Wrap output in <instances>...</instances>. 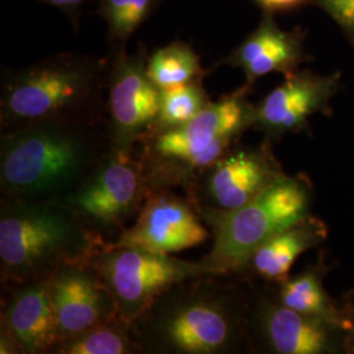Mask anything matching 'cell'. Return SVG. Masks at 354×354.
I'll list each match as a JSON object with an SVG mask.
<instances>
[{
  "mask_svg": "<svg viewBox=\"0 0 354 354\" xmlns=\"http://www.w3.org/2000/svg\"><path fill=\"white\" fill-rule=\"evenodd\" d=\"M299 1L301 0H260V3H263L266 8H270V10L289 8V7L295 6Z\"/></svg>",
  "mask_w": 354,
  "mask_h": 354,
  "instance_id": "25",
  "label": "cell"
},
{
  "mask_svg": "<svg viewBox=\"0 0 354 354\" xmlns=\"http://www.w3.org/2000/svg\"><path fill=\"white\" fill-rule=\"evenodd\" d=\"M323 3L342 26L354 32V0H323Z\"/></svg>",
  "mask_w": 354,
  "mask_h": 354,
  "instance_id": "24",
  "label": "cell"
},
{
  "mask_svg": "<svg viewBox=\"0 0 354 354\" xmlns=\"http://www.w3.org/2000/svg\"><path fill=\"white\" fill-rule=\"evenodd\" d=\"M80 1H82V0H74V3H75V6H76V4H79V3H80Z\"/></svg>",
  "mask_w": 354,
  "mask_h": 354,
  "instance_id": "27",
  "label": "cell"
},
{
  "mask_svg": "<svg viewBox=\"0 0 354 354\" xmlns=\"http://www.w3.org/2000/svg\"><path fill=\"white\" fill-rule=\"evenodd\" d=\"M282 176L264 152L228 151L203 172L190 200L200 212L234 210L252 201Z\"/></svg>",
  "mask_w": 354,
  "mask_h": 354,
  "instance_id": "12",
  "label": "cell"
},
{
  "mask_svg": "<svg viewBox=\"0 0 354 354\" xmlns=\"http://www.w3.org/2000/svg\"><path fill=\"white\" fill-rule=\"evenodd\" d=\"M322 96L320 84L302 76H291L272 91L254 113L263 129L279 134L304 124L317 106Z\"/></svg>",
  "mask_w": 354,
  "mask_h": 354,
  "instance_id": "15",
  "label": "cell"
},
{
  "mask_svg": "<svg viewBox=\"0 0 354 354\" xmlns=\"http://www.w3.org/2000/svg\"><path fill=\"white\" fill-rule=\"evenodd\" d=\"M209 102L207 93L198 79L162 89L159 114L152 130L181 127L194 118Z\"/></svg>",
  "mask_w": 354,
  "mask_h": 354,
  "instance_id": "20",
  "label": "cell"
},
{
  "mask_svg": "<svg viewBox=\"0 0 354 354\" xmlns=\"http://www.w3.org/2000/svg\"><path fill=\"white\" fill-rule=\"evenodd\" d=\"M1 304V354H51L61 342L48 279L6 286Z\"/></svg>",
  "mask_w": 354,
  "mask_h": 354,
  "instance_id": "11",
  "label": "cell"
},
{
  "mask_svg": "<svg viewBox=\"0 0 354 354\" xmlns=\"http://www.w3.org/2000/svg\"><path fill=\"white\" fill-rule=\"evenodd\" d=\"M152 1L153 0H133L115 35L118 37H125L133 33L134 29L145 20L147 13L150 12Z\"/></svg>",
  "mask_w": 354,
  "mask_h": 354,
  "instance_id": "22",
  "label": "cell"
},
{
  "mask_svg": "<svg viewBox=\"0 0 354 354\" xmlns=\"http://www.w3.org/2000/svg\"><path fill=\"white\" fill-rule=\"evenodd\" d=\"M99 64L61 55L7 76L1 92L3 131L49 120H83L99 91Z\"/></svg>",
  "mask_w": 354,
  "mask_h": 354,
  "instance_id": "5",
  "label": "cell"
},
{
  "mask_svg": "<svg viewBox=\"0 0 354 354\" xmlns=\"http://www.w3.org/2000/svg\"><path fill=\"white\" fill-rule=\"evenodd\" d=\"M106 241L62 198L1 200L0 274L12 286L89 261Z\"/></svg>",
  "mask_w": 354,
  "mask_h": 354,
  "instance_id": "3",
  "label": "cell"
},
{
  "mask_svg": "<svg viewBox=\"0 0 354 354\" xmlns=\"http://www.w3.org/2000/svg\"><path fill=\"white\" fill-rule=\"evenodd\" d=\"M279 304L304 315L320 317L335 327L344 328V319L332 306L320 279L314 273H304L282 281Z\"/></svg>",
  "mask_w": 354,
  "mask_h": 354,
  "instance_id": "18",
  "label": "cell"
},
{
  "mask_svg": "<svg viewBox=\"0 0 354 354\" xmlns=\"http://www.w3.org/2000/svg\"><path fill=\"white\" fill-rule=\"evenodd\" d=\"M206 274L178 282L131 324L140 353L225 354L241 337V304L222 282Z\"/></svg>",
  "mask_w": 354,
  "mask_h": 354,
  "instance_id": "2",
  "label": "cell"
},
{
  "mask_svg": "<svg viewBox=\"0 0 354 354\" xmlns=\"http://www.w3.org/2000/svg\"><path fill=\"white\" fill-rule=\"evenodd\" d=\"M112 292L118 317L131 324L153 301L178 282L218 274L212 266L138 247L105 243L91 259Z\"/></svg>",
  "mask_w": 354,
  "mask_h": 354,
  "instance_id": "7",
  "label": "cell"
},
{
  "mask_svg": "<svg viewBox=\"0 0 354 354\" xmlns=\"http://www.w3.org/2000/svg\"><path fill=\"white\" fill-rule=\"evenodd\" d=\"M133 0H104L102 3V15L109 23L114 33L121 26L122 19L125 17L127 10Z\"/></svg>",
  "mask_w": 354,
  "mask_h": 354,
  "instance_id": "23",
  "label": "cell"
},
{
  "mask_svg": "<svg viewBox=\"0 0 354 354\" xmlns=\"http://www.w3.org/2000/svg\"><path fill=\"white\" fill-rule=\"evenodd\" d=\"M55 7H73L75 6L74 0H45Z\"/></svg>",
  "mask_w": 354,
  "mask_h": 354,
  "instance_id": "26",
  "label": "cell"
},
{
  "mask_svg": "<svg viewBox=\"0 0 354 354\" xmlns=\"http://www.w3.org/2000/svg\"><path fill=\"white\" fill-rule=\"evenodd\" d=\"M160 92L142 58L117 61L109 82V152L131 153L136 143L151 131L159 114Z\"/></svg>",
  "mask_w": 354,
  "mask_h": 354,
  "instance_id": "10",
  "label": "cell"
},
{
  "mask_svg": "<svg viewBox=\"0 0 354 354\" xmlns=\"http://www.w3.org/2000/svg\"><path fill=\"white\" fill-rule=\"evenodd\" d=\"M149 194L140 160H134L131 153L109 152L93 174L62 200L89 227L105 236L114 231L121 234Z\"/></svg>",
  "mask_w": 354,
  "mask_h": 354,
  "instance_id": "8",
  "label": "cell"
},
{
  "mask_svg": "<svg viewBox=\"0 0 354 354\" xmlns=\"http://www.w3.org/2000/svg\"><path fill=\"white\" fill-rule=\"evenodd\" d=\"M252 120L248 105L234 95L209 102L181 127L150 131L140 159L150 192L183 188L190 198L203 172L231 150Z\"/></svg>",
  "mask_w": 354,
  "mask_h": 354,
  "instance_id": "4",
  "label": "cell"
},
{
  "mask_svg": "<svg viewBox=\"0 0 354 354\" xmlns=\"http://www.w3.org/2000/svg\"><path fill=\"white\" fill-rule=\"evenodd\" d=\"M48 283L61 342L118 317L113 295L91 260L61 266Z\"/></svg>",
  "mask_w": 354,
  "mask_h": 354,
  "instance_id": "13",
  "label": "cell"
},
{
  "mask_svg": "<svg viewBox=\"0 0 354 354\" xmlns=\"http://www.w3.org/2000/svg\"><path fill=\"white\" fill-rule=\"evenodd\" d=\"M297 51L290 38L279 32L276 38L269 42L251 64L244 67L248 77L254 79L259 76L270 74L273 71L285 70L295 61Z\"/></svg>",
  "mask_w": 354,
  "mask_h": 354,
  "instance_id": "21",
  "label": "cell"
},
{
  "mask_svg": "<svg viewBox=\"0 0 354 354\" xmlns=\"http://www.w3.org/2000/svg\"><path fill=\"white\" fill-rule=\"evenodd\" d=\"M307 210L308 193L304 184L285 175L241 207L201 210L203 221L213 231L212 250L203 261L219 274L241 272L261 244L304 221Z\"/></svg>",
  "mask_w": 354,
  "mask_h": 354,
  "instance_id": "6",
  "label": "cell"
},
{
  "mask_svg": "<svg viewBox=\"0 0 354 354\" xmlns=\"http://www.w3.org/2000/svg\"><path fill=\"white\" fill-rule=\"evenodd\" d=\"M256 324L266 348L279 354H320L329 348L332 324L304 315L282 304L263 299L256 310Z\"/></svg>",
  "mask_w": 354,
  "mask_h": 354,
  "instance_id": "14",
  "label": "cell"
},
{
  "mask_svg": "<svg viewBox=\"0 0 354 354\" xmlns=\"http://www.w3.org/2000/svg\"><path fill=\"white\" fill-rule=\"evenodd\" d=\"M130 324L114 317L59 342L51 354H137Z\"/></svg>",
  "mask_w": 354,
  "mask_h": 354,
  "instance_id": "17",
  "label": "cell"
},
{
  "mask_svg": "<svg viewBox=\"0 0 354 354\" xmlns=\"http://www.w3.org/2000/svg\"><path fill=\"white\" fill-rule=\"evenodd\" d=\"M322 225L308 216L269 238L248 261L256 274L269 281H285L295 260L317 244L323 236Z\"/></svg>",
  "mask_w": 354,
  "mask_h": 354,
  "instance_id": "16",
  "label": "cell"
},
{
  "mask_svg": "<svg viewBox=\"0 0 354 354\" xmlns=\"http://www.w3.org/2000/svg\"><path fill=\"white\" fill-rule=\"evenodd\" d=\"M209 238L210 231L205 227L196 203L171 189H155L147 196L134 225L109 243L172 254L197 247Z\"/></svg>",
  "mask_w": 354,
  "mask_h": 354,
  "instance_id": "9",
  "label": "cell"
},
{
  "mask_svg": "<svg viewBox=\"0 0 354 354\" xmlns=\"http://www.w3.org/2000/svg\"><path fill=\"white\" fill-rule=\"evenodd\" d=\"M108 155V136L99 137L84 120H49L4 130L1 200L64 198Z\"/></svg>",
  "mask_w": 354,
  "mask_h": 354,
  "instance_id": "1",
  "label": "cell"
},
{
  "mask_svg": "<svg viewBox=\"0 0 354 354\" xmlns=\"http://www.w3.org/2000/svg\"><path fill=\"white\" fill-rule=\"evenodd\" d=\"M201 74L203 70L197 54L181 42L159 49L147 62V75L160 89L197 80Z\"/></svg>",
  "mask_w": 354,
  "mask_h": 354,
  "instance_id": "19",
  "label": "cell"
}]
</instances>
